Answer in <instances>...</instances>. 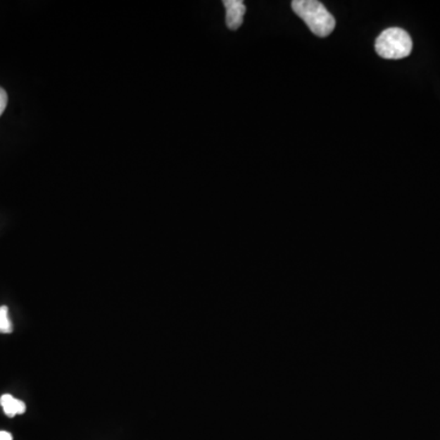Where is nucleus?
I'll list each match as a JSON object with an SVG mask.
<instances>
[{"label": "nucleus", "instance_id": "2", "mask_svg": "<svg viewBox=\"0 0 440 440\" xmlns=\"http://www.w3.org/2000/svg\"><path fill=\"white\" fill-rule=\"evenodd\" d=\"M375 51L384 59H403L411 54L413 39L403 28H386L375 39Z\"/></svg>", "mask_w": 440, "mask_h": 440}, {"label": "nucleus", "instance_id": "1", "mask_svg": "<svg viewBox=\"0 0 440 440\" xmlns=\"http://www.w3.org/2000/svg\"><path fill=\"white\" fill-rule=\"evenodd\" d=\"M291 8L303 20L310 32L317 37H328L335 28V19L328 9L317 0H294Z\"/></svg>", "mask_w": 440, "mask_h": 440}, {"label": "nucleus", "instance_id": "7", "mask_svg": "<svg viewBox=\"0 0 440 440\" xmlns=\"http://www.w3.org/2000/svg\"><path fill=\"white\" fill-rule=\"evenodd\" d=\"M0 440H13V436L9 432L0 431Z\"/></svg>", "mask_w": 440, "mask_h": 440}, {"label": "nucleus", "instance_id": "3", "mask_svg": "<svg viewBox=\"0 0 440 440\" xmlns=\"http://www.w3.org/2000/svg\"><path fill=\"white\" fill-rule=\"evenodd\" d=\"M222 4L227 9V27L235 31L241 26L246 14V5L242 0H225Z\"/></svg>", "mask_w": 440, "mask_h": 440}, {"label": "nucleus", "instance_id": "6", "mask_svg": "<svg viewBox=\"0 0 440 440\" xmlns=\"http://www.w3.org/2000/svg\"><path fill=\"white\" fill-rule=\"evenodd\" d=\"M6 104H8V94L3 88L0 87V116L4 113Z\"/></svg>", "mask_w": 440, "mask_h": 440}, {"label": "nucleus", "instance_id": "4", "mask_svg": "<svg viewBox=\"0 0 440 440\" xmlns=\"http://www.w3.org/2000/svg\"><path fill=\"white\" fill-rule=\"evenodd\" d=\"M0 405L4 410L8 417H14L16 415H23L26 411V405L21 400L15 398L9 394H5L0 398Z\"/></svg>", "mask_w": 440, "mask_h": 440}, {"label": "nucleus", "instance_id": "5", "mask_svg": "<svg viewBox=\"0 0 440 440\" xmlns=\"http://www.w3.org/2000/svg\"><path fill=\"white\" fill-rule=\"evenodd\" d=\"M13 332V325L8 315V307H0V333L8 334Z\"/></svg>", "mask_w": 440, "mask_h": 440}]
</instances>
